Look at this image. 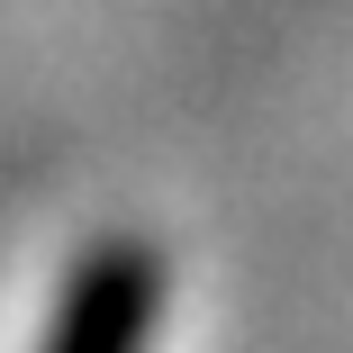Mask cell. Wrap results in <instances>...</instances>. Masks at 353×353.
<instances>
[{
  "label": "cell",
  "mask_w": 353,
  "mask_h": 353,
  "mask_svg": "<svg viewBox=\"0 0 353 353\" xmlns=\"http://www.w3.org/2000/svg\"><path fill=\"white\" fill-rule=\"evenodd\" d=\"M163 290H172V263L145 236H109L63 272V299H54V326L37 353H145Z\"/></svg>",
  "instance_id": "6da1fadb"
}]
</instances>
